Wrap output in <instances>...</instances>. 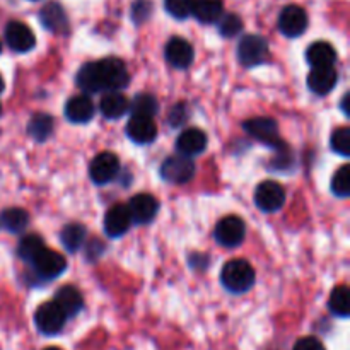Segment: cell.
Listing matches in <instances>:
<instances>
[{
  "label": "cell",
  "mask_w": 350,
  "mask_h": 350,
  "mask_svg": "<svg viewBox=\"0 0 350 350\" xmlns=\"http://www.w3.org/2000/svg\"><path fill=\"white\" fill-rule=\"evenodd\" d=\"M129 81V70L120 58H103V60L85 64L75 77L79 88L88 94L116 92L126 88Z\"/></svg>",
  "instance_id": "cell-1"
},
{
  "label": "cell",
  "mask_w": 350,
  "mask_h": 350,
  "mask_svg": "<svg viewBox=\"0 0 350 350\" xmlns=\"http://www.w3.org/2000/svg\"><path fill=\"white\" fill-rule=\"evenodd\" d=\"M255 269L246 260H231L222 267L221 282L229 293H246L255 286Z\"/></svg>",
  "instance_id": "cell-2"
},
{
  "label": "cell",
  "mask_w": 350,
  "mask_h": 350,
  "mask_svg": "<svg viewBox=\"0 0 350 350\" xmlns=\"http://www.w3.org/2000/svg\"><path fill=\"white\" fill-rule=\"evenodd\" d=\"M269 58V43L258 34H246L239 40L238 60L245 67H256Z\"/></svg>",
  "instance_id": "cell-3"
},
{
  "label": "cell",
  "mask_w": 350,
  "mask_h": 350,
  "mask_svg": "<svg viewBox=\"0 0 350 350\" xmlns=\"http://www.w3.org/2000/svg\"><path fill=\"white\" fill-rule=\"evenodd\" d=\"M195 163L190 157L185 156H171L161 166V176L164 181L173 185H183L193 180L195 176Z\"/></svg>",
  "instance_id": "cell-4"
},
{
  "label": "cell",
  "mask_w": 350,
  "mask_h": 350,
  "mask_svg": "<svg viewBox=\"0 0 350 350\" xmlns=\"http://www.w3.org/2000/svg\"><path fill=\"white\" fill-rule=\"evenodd\" d=\"M245 130L253 139L272 147V149H279L284 146L279 135V125L273 118L258 116V118L248 120V122H245Z\"/></svg>",
  "instance_id": "cell-5"
},
{
  "label": "cell",
  "mask_w": 350,
  "mask_h": 350,
  "mask_svg": "<svg viewBox=\"0 0 350 350\" xmlns=\"http://www.w3.org/2000/svg\"><path fill=\"white\" fill-rule=\"evenodd\" d=\"M246 226L238 215H228V217L221 219L215 226L214 238L215 241L226 248H234L245 241Z\"/></svg>",
  "instance_id": "cell-6"
},
{
  "label": "cell",
  "mask_w": 350,
  "mask_h": 350,
  "mask_svg": "<svg viewBox=\"0 0 350 350\" xmlns=\"http://www.w3.org/2000/svg\"><path fill=\"white\" fill-rule=\"evenodd\" d=\"M65 321H67V317L53 301L41 304L34 313V323L43 335L60 334L65 327Z\"/></svg>",
  "instance_id": "cell-7"
},
{
  "label": "cell",
  "mask_w": 350,
  "mask_h": 350,
  "mask_svg": "<svg viewBox=\"0 0 350 350\" xmlns=\"http://www.w3.org/2000/svg\"><path fill=\"white\" fill-rule=\"evenodd\" d=\"M255 204L263 212H277L286 204V190L277 181H263L255 190Z\"/></svg>",
  "instance_id": "cell-8"
},
{
  "label": "cell",
  "mask_w": 350,
  "mask_h": 350,
  "mask_svg": "<svg viewBox=\"0 0 350 350\" xmlns=\"http://www.w3.org/2000/svg\"><path fill=\"white\" fill-rule=\"evenodd\" d=\"M120 173V161L113 152H101L89 164V176L96 185H106Z\"/></svg>",
  "instance_id": "cell-9"
},
{
  "label": "cell",
  "mask_w": 350,
  "mask_h": 350,
  "mask_svg": "<svg viewBox=\"0 0 350 350\" xmlns=\"http://www.w3.org/2000/svg\"><path fill=\"white\" fill-rule=\"evenodd\" d=\"M34 269V272L41 277V279H57L67 269V260L60 255L58 252H53V250L44 248L40 255L34 258V262L31 263Z\"/></svg>",
  "instance_id": "cell-10"
},
{
  "label": "cell",
  "mask_w": 350,
  "mask_h": 350,
  "mask_svg": "<svg viewBox=\"0 0 350 350\" xmlns=\"http://www.w3.org/2000/svg\"><path fill=\"white\" fill-rule=\"evenodd\" d=\"M308 14L299 5H287L279 16V29L284 36L297 38L306 31Z\"/></svg>",
  "instance_id": "cell-11"
},
{
  "label": "cell",
  "mask_w": 350,
  "mask_h": 350,
  "mask_svg": "<svg viewBox=\"0 0 350 350\" xmlns=\"http://www.w3.org/2000/svg\"><path fill=\"white\" fill-rule=\"evenodd\" d=\"M5 41L10 50L17 51V53H26V51L33 50L36 44V38H34L31 27L19 21H10L5 26Z\"/></svg>",
  "instance_id": "cell-12"
},
{
  "label": "cell",
  "mask_w": 350,
  "mask_h": 350,
  "mask_svg": "<svg viewBox=\"0 0 350 350\" xmlns=\"http://www.w3.org/2000/svg\"><path fill=\"white\" fill-rule=\"evenodd\" d=\"M126 208L133 224H149L159 211V202L149 193H139L132 197Z\"/></svg>",
  "instance_id": "cell-13"
},
{
  "label": "cell",
  "mask_w": 350,
  "mask_h": 350,
  "mask_svg": "<svg viewBox=\"0 0 350 350\" xmlns=\"http://www.w3.org/2000/svg\"><path fill=\"white\" fill-rule=\"evenodd\" d=\"M164 55H166L167 64L173 65L174 68H187L190 67L191 62L195 58L193 46L188 43L183 38H171L166 44V50H164Z\"/></svg>",
  "instance_id": "cell-14"
},
{
  "label": "cell",
  "mask_w": 350,
  "mask_h": 350,
  "mask_svg": "<svg viewBox=\"0 0 350 350\" xmlns=\"http://www.w3.org/2000/svg\"><path fill=\"white\" fill-rule=\"evenodd\" d=\"M126 135L132 142L147 146L154 142L157 137V126L152 118H144V116H132L126 123Z\"/></svg>",
  "instance_id": "cell-15"
},
{
  "label": "cell",
  "mask_w": 350,
  "mask_h": 350,
  "mask_svg": "<svg viewBox=\"0 0 350 350\" xmlns=\"http://www.w3.org/2000/svg\"><path fill=\"white\" fill-rule=\"evenodd\" d=\"M132 219H130L126 205L116 204L106 212L105 215V231L109 238H120L129 231Z\"/></svg>",
  "instance_id": "cell-16"
},
{
  "label": "cell",
  "mask_w": 350,
  "mask_h": 350,
  "mask_svg": "<svg viewBox=\"0 0 350 350\" xmlns=\"http://www.w3.org/2000/svg\"><path fill=\"white\" fill-rule=\"evenodd\" d=\"M176 149L185 157L198 156L207 149V135L200 129H187L178 137Z\"/></svg>",
  "instance_id": "cell-17"
},
{
  "label": "cell",
  "mask_w": 350,
  "mask_h": 350,
  "mask_svg": "<svg viewBox=\"0 0 350 350\" xmlns=\"http://www.w3.org/2000/svg\"><path fill=\"white\" fill-rule=\"evenodd\" d=\"M65 116L72 123H88L94 116V103L89 96H74L65 105Z\"/></svg>",
  "instance_id": "cell-18"
},
{
  "label": "cell",
  "mask_w": 350,
  "mask_h": 350,
  "mask_svg": "<svg viewBox=\"0 0 350 350\" xmlns=\"http://www.w3.org/2000/svg\"><path fill=\"white\" fill-rule=\"evenodd\" d=\"M53 303L64 311L65 317L70 318L81 313V310L84 308V297H82L81 291L75 289L74 286H64L57 291Z\"/></svg>",
  "instance_id": "cell-19"
},
{
  "label": "cell",
  "mask_w": 350,
  "mask_h": 350,
  "mask_svg": "<svg viewBox=\"0 0 350 350\" xmlns=\"http://www.w3.org/2000/svg\"><path fill=\"white\" fill-rule=\"evenodd\" d=\"M338 74L334 67L313 68L308 75V88L318 96H325L337 85Z\"/></svg>",
  "instance_id": "cell-20"
},
{
  "label": "cell",
  "mask_w": 350,
  "mask_h": 350,
  "mask_svg": "<svg viewBox=\"0 0 350 350\" xmlns=\"http://www.w3.org/2000/svg\"><path fill=\"white\" fill-rule=\"evenodd\" d=\"M306 60L313 68L334 67L335 60H337V51L327 41H317L308 48Z\"/></svg>",
  "instance_id": "cell-21"
},
{
  "label": "cell",
  "mask_w": 350,
  "mask_h": 350,
  "mask_svg": "<svg viewBox=\"0 0 350 350\" xmlns=\"http://www.w3.org/2000/svg\"><path fill=\"white\" fill-rule=\"evenodd\" d=\"M40 21L48 31H53V33H62V31L67 29L68 19L67 14H65L64 7L57 2H51L48 5H44L40 12Z\"/></svg>",
  "instance_id": "cell-22"
},
{
  "label": "cell",
  "mask_w": 350,
  "mask_h": 350,
  "mask_svg": "<svg viewBox=\"0 0 350 350\" xmlns=\"http://www.w3.org/2000/svg\"><path fill=\"white\" fill-rule=\"evenodd\" d=\"M130 101L123 94H120V91L116 92H106L101 98L99 103V109H101V115L108 120H118L129 111Z\"/></svg>",
  "instance_id": "cell-23"
},
{
  "label": "cell",
  "mask_w": 350,
  "mask_h": 350,
  "mask_svg": "<svg viewBox=\"0 0 350 350\" xmlns=\"http://www.w3.org/2000/svg\"><path fill=\"white\" fill-rule=\"evenodd\" d=\"M222 12H224L222 0H193V7H191V14L204 24L217 23Z\"/></svg>",
  "instance_id": "cell-24"
},
{
  "label": "cell",
  "mask_w": 350,
  "mask_h": 350,
  "mask_svg": "<svg viewBox=\"0 0 350 350\" xmlns=\"http://www.w3.org/2000/svg\"><path fill=\"white\" fill-rule=\"evenodd\" d=\"M0 224H2L9 232L19 234V232L26 231V228L29 226V214L19 207L5 208V211L0 214Z\"/></svg>",
  "instance_id": "cell-25"
},
{
  "label": "cell",
  "mask_w": 350,
  "mask_h": 350,
  "mask_svg": "<svg viewBox=\"0 0 350 350\" xmlns=\"http://www.w3.org/2000/svg\"><path fill=\"white\" fill-rule=\"evenodd\" d=\"M85 236H88V231L82 224H67L60 232V241L64 245V248L67 250L68 253H75L77 250L82 248L85 241Z\"/></svg>",
  "instance_id": "cell-26"
},
{
  "label": "cell",
  "mask_w": 350,
  "mask_h": 350,
  "mask_svg": "<svg viewBox=\"0 0 350 350\" xmlns=\"http://www.w3.org/2000/svg\"><path fill=\"white\" fill-rule=\"evenodd\" d=\"M157 108H159L157 99L146 92L137 94L129 105V111H132V116H144V118H152L157 113Z\"/></svg>",
  "instance_id": "cell-27"
},
{
  "label": "cell",
  "mask_w": 350,
  "mask_h": 350,
  "mask_svg": "<svg viewBox=\"0 0 350 350\" xmlns=\"http://www.w3.org/2000/svg\"><path fill=\"white\" fill-rule=\"evenodd\" d=\"M27 132L36 142H44L53 132V118L46 113H38L29 120Z\"/></svg>",
  "instance_id": "cell-28"
},
{
  "label": "cell",
  "mask_w": 350,
  "mask_h": 350,
  "mask_svg": "<svg viewBox=\"0 0 350 350\" xmlns=\"http://www.w3.org/2000/svg\"><path fill=\"white\" fill-rule=\"evenodd\" d=\"M44 248H46V246H44V241L40 236L29 234L24 236V238L21 239L19 246H17V255H19V258L24 260V262L33 263L34 258H36Z\"/></svg>",
  "instance_id": "cell-29"
},
{
  "label": "cell",
  "mask_w": 350,
  "mask_h": 350,
  "mask_svg": "<svg viewBox=\"0 0 350 350\" xmlns=\"http://www.w3.org/2000/svg\"><path fill=\"white\" fill-rule=\"evenodd\" d=\"M349 299L350 293L347 286H338L332 291L330 299H328V308L332 313L338 318H347L349 317Z\"/></svg>",
  "instance_id": "cell-30"
},
{
  "label": "cell",
  "mask_w": 350,
  "mask_h": 350,
  "mask_svg": "<svg viewBox=\"0 0 350 350\" xmlns=\"http://www.w3.org/2000/svg\"><path fill=\"white\" fill-rule=\"evenodd\" d=\"M332 191L335 197L347 198L350 195V166L344 164L332 178Z\"/></svg>",
  "instance_id": "cell-31"
},
{
  "label": "cell",
  "mask_w": 350,
  "mask_h": 350,
  "mask_svg": "<svg viewBox=\"0 0 350 350\" xmlns=\"http://www.w3.org/2000/svg\"><path fill=\"white\" fill-rule=\"evenodd\" d=\"M330 147L334 152L338 154V156H342V157L350 156V130H349V126H342V129H337L334 133H332Z\"/></svg>",
  "instance_id": "cell-32"
},
{
  "label": "cell",
  "mask_w": 350,
  "mask_h": 350,
  "mask_svg": "<svg viewBox=\"0 0 350 350\" xmlns=\"http://www.w3.org/2000/svg\"><path fill=\"white\" fill-rule=\"evenodd\" d=\"M243 21L236 14H226L219 19V33L224 38H234L241 33Z\"/></svg>",
  "instance_id": "cell-33"
},
{
  "label": "cell",
  "mask_w": 350,
  "mask_h": 350,
  "mask_svg": "<svg viewBox=\"0 0 350 350\" xmlns=\"http://www.w3.org/2000/svg\"><path fill=\"white\" fill-rule=\"evenodd\" d=\"M164 7L170 16L176 19H187L188 16H191L193 0H164Z\"/></svg>",
  "instance_id": "cell-34"
},
{
  "label": "cell",
  "mask_w": 350,
  "mask_h": 350,
  "mask_svg": "<svg viewBox=\"0 0 350 350\" xmlns=\"http://www.w3.org/2000/svg\"><path fill=\"white\" fill-rule=\"evenodd\" d=\"M188 118V108L185 105H176L171 108L170 115H167V122L171 126H180L187 122Z\"/></svg>",
  "instance_id": "cell-35"
},
{
  "label": "cell",
  "mask_w": 350,
  "mask_h": 350,
  "mask_svg": "<svg viewBox=\"0 0 350 350\" xmlns=\"http://www.w3.org/2000/svg\"><path fill=\"white\" fill-rule=\"evenodd\" d=\"M293 350H327L318 338L314 337H303L296 342Z\"/></svg>",
  "instance_id": "cell-36"
},
{
  "label": "cell",
  "mask_w": 350,
  "mask_h": 350,
  "mask_svg": "<svg viewBox=\"0 0 350 350\" xmlns=\"http://www.w3.org/2000/svg\"><path fill=\"white\" fill-rule=\"evenodd\" d=\"M150 5V2H137L135 5H133V12H132V16H133V19L137 21V23H140V21H144L147 17V14L144 12V10H146V7H149Z\"/></svg>",
  "instance_id": "cell-37"
},
{
  "label": "cell",
  "mask_w": 350,
  "mask_h": 350,
  "mask_svg": "<svg viewBox=\"0 0 350 350\" xmlns=\"http://www.w3.org/2000/svg\"><path fill=\"white\" fill-rule=\"evenodd\" d=\"M349 99H350V94L347 92V94L344 96V99H342V109H344L345 115H349Z\"/></svg>",
  "instance_id": "cell-38"
},
{
  "label": "cell",
  "mask_w": 350,
  "mask_h": 350,
  "mask_svg": "<svg viewBox=\"0 0 350 350\" xmlns=\"http://www.w3.org/2000/svg\"><path fill=\"white\" fill-rule=\"evenodd\" d=\"M3 88H5V84H3V77H2V75H0V94H2Z\"/></svg>",
  "instance_id": "cell-39"
},
{
  "label": "cell",
  "mask_w": 350,
  "mask_h": 350,
  "mask_svg": "<svg viewBox=\"0 0 350 350\" xmlns=\"http://www.w3.org/2000/svg\"><path fill=\"white\" fill-rule=\"evenodd\" d=\"M44 350H62V349H58V347H48V349H44Z\"/></svg>",
  "instance_id": "cell-40"
},
{
  "label": "cell",
  "mask_w": 350,
  "mask_h": 350,
  "mask_svg": "<svg viewBox=\"0 0 350 350\" xmlns=\"http://www.w3.org/2000/svg\"><path fill=\"white\" fill-rule=\"evenodd\" d=\"M0 115H2V105H0Z\"/></svg>",
  "instance_id": "cell-41"
},
{
  "label": "cell",
  "mask_w": 350,
  "mask_h": 350,
  "mask_svg": "<svg viewBox=\"0 0 350 350\" xmlns=\"http://www.w3.org/2000/svg\"><path fill=\"white\" fill-rule=\"evenodd\" d=\"M0 51H2V43H0Z\"/></svg>",
  "instance_id": "cell-42"
}]
</instances>
